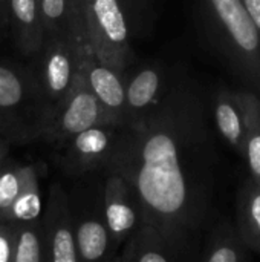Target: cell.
Segmentation results:
<instances>
[{"label":"cell","instance_id":"17","mask_svg":"<svg viewBox=\"0 0 260 262\" xmlns=\"http://www.w3.org/2000/svg\"><path fill=\"white\" fill-rule=\"evenodd\" d=\"M250 253L234 224L222 220L210 232L201 262H250Z\"/></svg>","mask_w":260,"mask_h":262},{"label":"cell","instance_id":"23","mask_svg":"<svg viewBox=\"0 0 260 262\" xmlns=\"http://www.w3.org/2000/svg\"><path fill=\"white\" fill-rule=\"evenodd\" d=\"M72 8V17H74V28L77 35V46L80 58L84 55H93L89 37H87V26H86V9L89 0H69Z\"/></svg>","mask_w":260,"mask_h":262},{"label":"cell","instance_id":"2","mask_svg":"<svg viewBox=\"0 0 260 262\" xmlns=\"http://www.w3.org/2000/svg\"><path fill=\"white\" fill-rule=\"evenodd\" d=\"M204 35L244 89L260 98V32L241 0H196Z\"/></svg>","mask_w":260,"mask_h":262},{"label":"cell","instance_id":"26","mask_svg":"<svg viewBox=\"0 0 260 262\" xmlns=\"http://www.w3.org/2000/svg\"><path fill=\"white\" fill-rule=\"evenodd\" d=\"M241 3L260 32V0H241Z\"/></svg>","mask_w":260,"mask_h":262},{"label":"cell","instance_id":"22","mask_svg":"<svg viewBox=\"0 0 260 262\" xmlns=\"http://www.w3.org/2000/svg\"><path fill=\"white\" fill-rule=\"evenodd\" d=\"M25 175V164L5 161L0 166V223H8V215L17 200Z\"/></svg>","mask_w":260,"mask_h":262},{"label":"cell","instance_id":"10","mask_svg":"<svg viewBox=\"0 0 260 262\" xmlns=\"http://www.w3.org/2000/svg\"><path fill=\"white\" fill-rule=\"evenodd\" d=\"M123 129L121 126L100 124L77 134L63 147L64 170L78 178L100 167L104 169L116 149Z\"/></svg>","mask_w":260,"mask_h":262},{"label":"cell","instance_id":"27","mask_svg":"<svg viewBox=\"0 0 260 262\" xmlns=\"http://www.w3.org/2000/svg\"><path fill=\"white\" fill-rule=\"evenodd\" d=\"M8 6L9 0H0V20L5 26H8Z\"/></svg>","mask_w":260,"mask_h":262},{"label":"cell","instance_id":"19","mask_svg":"<svg viewBox=\"0 0 260 262\" xmlns=\"http://www.w3.org/2000/svg\"><path fill=\"white\" fill-rule=\"evenodd\" d=\"M247 112V129L244 143V160L247 161L250 178L260 184V98L244 89Z\"/></svg>","mask_w":260,"mask_h":262},{"label":"cell","instance_id":"8","mask_svg":"<svg viewBox=\"0 0 260 262\" xmlns=\"http://www.w3.org/2000/svg\"><path fill=\"white\" fill-rule=\"evenodd\" d=\"M40 223L44 262H80L70 201L58 183L49 189Z\"/></svg>","mask_w":260,"mask_h":262},{"label":"cell","instance_id":"13","mask_svg":"<svg viewBox=\"0 0 260 262\" xmlns=\"http://www.w3.org/2000/svg\"><path fill=\"white\" fill-rule=\"evenodd\" d=\"M72 216L80 262H107L118 255L104 220L103 198L98 207H92L80 213L72 210Z\"/></svg>","mask_w":260,"mask_h":262},{"label":"cell","instance_id":"18","mask_svg":"<svg viewBox=\"0 0 260 262\" xmlns=\"http://www.w3.org/2000/svg\"><path fill=\"white\" fill-rule=\"evenodd\" d=\"M41 213H43V200H41L37 170L32 164H25L21 190L11 207V212L8 215V223H14V224L34 223L41 218Z\"/></svg>","mask_w":260,"mask_h":262},{"label":"cell","instance_id":"9","mask_svg":"<svg viewBox=\"0 0 260 262\" xmlns=\"http://www.w3.org/2000/svg\"><path fill=\"white\" fill-rule=\"evenodd\" d=\"M178 78L158 61L144 63L124 75L126 115L124 127L130 129L144 121L167 97Z\"/></svg>","mask_w":260,"mask_h":262},{"label":"cell","instance_id":"14","mask_svg":"<svg viewBox=\"0 0 260 262\" xmlns=\"http://www.w3.org/2000/svg\"><path fill=\"white\" fill-rule=\"evenodd\" d=\"M8 26L23 55L32 58L41 51L44 25L38 0H9Z\"/></svg>","mask_w":260,"mask_h":262},{"label":"cell","instance_id":"29","mask_svg":"<svg viewBox=\"0 0 260 262\" xmlns=\"http://www.w3.org/2000/svg\"><path fill=\"white\" fill-rule=\"evenodd\" d=\"M107 262H127V261L124 259V256H123L121 253H118V255H115L110 261H107Z\"/></svg>","mask_w":260,"mask_h":262},{"label":"cell","instance_id":"21","mask_svg":"<svg viewBox=\"0 0 260 262\" xmlns=\"http://www.w3.org/2000/svg\"><path fill=\"white\" fill-rule=\"evenodd\" d=\"M12 262H44L40 220L18 224Z\"/></svg>","mask_w":260,"mask_h":262},{"label":"cell","instance_id":"16","mask_svg":"<svg viewBox=\"0 0 260 262\" xmlns=\"http://www.w3.org/2000/svg\"><path fill=\"white\" fill-rule=\"evenodd\" d=\"M121 255L127 262H179L176 252L150 226H141L123 246Z\"/></svg>","mask_w":260,"mask_h":262},{"label":"cell","instance_id":"24","mask_svg":"<svg viewBox=\"0 0 260 262\" xmlns=\"http://www.w3.org/2000/svg\"><path fill=\"white\" fill-rule=\"evenodd\" d=\"M18 224L0 223V262H12Z\"/></svg>","mask_w":260,"mask_h":262},{"label":"cell","instance_id":"20","mask_svg":"<svg viewBox=\"0 0 260 262\" xmlns=\"http://www.w3.org/2000/svg\"><path fill=\"white\" fill-rule=\"evenodd\" d=\"M38 5H40L43 25H44V37L66 38L70 43H74L78 52L70 2L69 0H38Z\"/></svg>","mask_w":260,"mask_h":262},{"label":"cell","instance_id":"4","mask_svg":"<svg viewBox=\"0 0 260 262\" xmlns=\"http://www.w3.org/2000/svg\"><path fill=\"white\" fill-rule=\"evenodd\" d=\"M87 37L95 58L120 74L135 63L130 41L132 25L121 0H89L86 9Z\"/></svg>","mask_w":260,"mask_h":262},{"label":"cell","instance_id":"6","mask_svg":"<svg viewBox=\"0 0 260 262\" xmlns=\"http://www.w3.org/2000/svg\"><path fill=\"white\" fill-rule=\"evenodd\" d=\"M100 124H109L106 112L89 89L80 68L74 88L48 118L41 140L63 149L77 134Z\"/></svg>","mask_w":260,"mask_h":262},{"label":"cell","instance_id":"15","mask_svg":"<svg viewBox=\"0 0 260 262\" xmlns=\"http://www.w3.org/2000/svg\"><path fill=\"white\" fill-rule=\"evenodd\" d=\"M234 227L247 249L260 255V184L250 177L238 190Z\"/></svg>","mask_w":260,"mask_h":262},{"label":"cell","instance_id":"11","mask_svg":"<svg viewBox=\"0 0 260 262\" xmlns=\"http://www.w3.org/2000/svg\"><path fill=\"white\" fill-rule=\"evenodd\" d=\"M80 68L86 83L95 98L103 106L109 124L124 127L126 89L124 75L100 63L95 55H86L80 60Z\"/></svg>","mask_w":260,"mask_h":262},{"label":"cell","instance_id":"1","mask_svg":"<svg viewBox=\"0 0 260 262\" xmlns=\"http://www.w3.org/2000/svg\"><path fill=\"white\" fill-rule=\"evenodd\" d=\"M207 106L195 84L176 80L138 126L124 127L106 167L135 189L144 224L188 256L213 207L218 155Z\"/></svg>","mask_w":260,"mask_h":262},{"label":"cell","instance_id":"12","mask_svg":"<svg viewBox=\"0 0 260 262\" xmlns=\"http://www.w3.org/2000/svg\"><path fill=\"white\" fill-rule=\"evenodd\" d=\"M210 111L215 127L222 140L231 146V149L244 157L247 112L244 101V88L230 89L218 88L210 100Z\"/></svg>","mask_w":260,"mask_h":262},{"label":"cell","instance_id":"25","mask_svg":"<svg viewBox=\"0 0 260 262\" xmlns=\"http://www.w3.org/2000/svg\"><path fill=\"white\" fill-rule=\"evenodd\" d=\"M124 8L129 14L130 25L136 29L138 25H147L149 11H150V0H121Z\"/></svg>","mask_w":260,"mask_h":262},{"label":"cell","instance_id":"7","mask_svg":"<svg viewBox=\"0 0 260 262\" xmlns=\"http://www.w3.org/2000/svg\"><path fill=\"white\" fill-rule=\"evenodd\" d=\"M103 181V213L110 232L115 252L130 239V236L144 226L143 210L132 184L116 170L104 167Z\"/></svg>","mask_w":260,"mask_h":262},{"label":"cell","instance_id":"30","mask_svg":"<svg viewBox=\"0 0 260 262\" xmlns=\"http://www.w3.org/2000/svg\"><path fill=\"white\" fill-rule=\"evenodd\" d=\"M5 28H6V26H5V25H3V21L0 20V32H2V31H3Z\"/></svg>","mask_w":260,"mask_h":262},{"label":"cell","instance_id":"3","mask_svg":"<svg viewBox=\"0 0 260 262\" xmlns=\"http://www.w3.org/2000/svg\"><path fill=\"white\" fill-rule=\"evenodd\" d=\"M46 107L29 66L0 58V137L25 144L41 140Z\"/></svg>","mask_w":260,"mask_h":262},{"label":"cell","instance_id":"5","mask_svg":"<svg viewBox=\"0 0 260 262\" xmlns=\"http://www.w3.org/2000/svg\"><path fill=\"white\" fill-rule=\"evenodd\" d=\"M29 69L49 118L75 84L80 71V55L74 43L69 40L44 37L43 48L35 57H32Z\"/></svg>","mask_w":260,"mask_h":262},{"label":"cell","instance_id":"28","mask_svg":"<svg viewBox=\"0 0 260 262\" xmlns=\"http://www.w3.org/2000/svg\"><path fill=\"white\" fill-rule=\"evenodd\" d=\"M8 157V143L0 137V166L6 161Z\"/></svg>","mask_w":260,"mask_h":262}]
</instances>
